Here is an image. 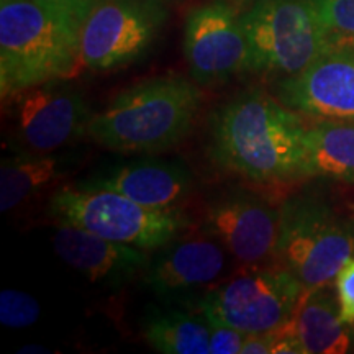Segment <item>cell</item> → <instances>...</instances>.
Here are the masks:
<instances>
[{"label": "cell", "mask_w": 354, "mask_h": 354, "mask_svg": "<svg viewBox=\"0 0 354 354\" xmlns=\"http://www.w3.org/2000/svg\"><path fill=\"white\" fill-rule=\"evenodd\" d=\"M305 133L292 109L253 88L212 113L210 156L254 184H281L304 177Z\"/></svg>", "instance_id": "6da1fadb"}, {"label": "cell", "mask_w": 354, "mask_h": 354, "mask_svg": "<svg viewBox=\"0 0 354 354\" xmlns=\"http://www.w3.org/2000/svg\"><path fill=\"white\" fill-rule=\"evenodd\" d=\"M202 92L185 77L145 79L123 88L87 133L97 145L123 154H156L174 148L192 130Z\"/></svg>", "instance_id": "7a4b0ae2"}, {"label": "cell", "mask_w": 354, "mask_h": 354, "mask_svg": "<svg viewBox=\"0 0 354 354\" xmlns=\"http://www.w3.org/2000/svg\"><path fill=\"white\" fill-rule=\"evenodd\" d=\"M81 56V28L37 0H0L2 99L69 77Z\"/></svg>", "instance_id": "3957f363"}, {"label": "cell", "mask_w": 354, "mask_h": 354, "mask_svg": "<svg viewBox=\"0 0 354 354\" xmlns=\"http://www.w3.org/2000/svg\"><path fill=\"white\" fill-rule=\"evenodd\" d=\"M50 212L59 223L145 251L166 246L189 225L179 209H149L117 190L88 183L57 190Z\"/></svg>", "instance_id": "277c9868"}, {"label": "cell", "mask_w": 354, "mask_h": 354, "mask_svg": "<svg viewBox=\"0 0 354 354\" xmlns=\"http://www.w3.org/2000/svg\"><path fill=\"white\" fill-rule=\"evenodd\" d=\"M354 256V223L315 197H292L279 210L276 258L305 289L328 286Z\"/></svg>", "instance_id": "5b68a950"}, {"label": "cell", "mask_w": 354, "mask_h": 354, "mask_svg": "<svg viewBox=\"0 0 354 354\" xmlns=\"http://www.w3.org/2000/svg\"><path fill=\"white\" fill-rule=\"evenodd\" d=\"M241 19L253 73L295 76L335 46L312 0H254Z\"/></svg>", "instance_id": "8992f818"}, {"label": "cell", "mask_w": 354, "mask_h": 354, "mask_svg": "<svg viewBox=\"0 0 354 354\" xmlns=\"http://www.w3.org/2000/svg\"><path fill=\"white\" fill-rule=\"evenodd\" d=\"M165 0H102L81 28L82 63L94 71L140 61L167 21Z\"/></svg>", "instance_id": "52a82bcc"}, {"label": "cell", "mask_w": 354, "mask_h": 354, "mask_svg": "<svg viewBox=\"0 0 354 354\" xmlns=\"http://www.w3.org/2000/svg\"><path fill=\"white\" fill-rule=\"evenodd\" d=\"M305 287L286 268L251 269L207 294L203 313L243 333H268L294 313Z\"/></svg>", "instance_id": "ba28073f"}, {"label": "cell", "mask_w": 354, "mask_h": 354, "mask_svg": "<svg viewBox=\"0 0 354 354\" xmlns=\"http://www.w3.org/2000/svg\"><path fill=\"white\" fill-rule=\"evenodd\" d=\"M57 82L39 84L3 99L17 153L51 154L87 130L92 117L84 97Z\"/></svg>", "instance_id": "9c48e42d"}, {"label": "cell", "mask_w": 354, "mask_h": 354, "mask_svg": "<svg viewBox=\"0 0 354 354\" xmlns=\"http://www.w3.org/2000/svg\"><path fill=\"white\" fill-rule=\"evenodd\" d=\"M183 50L190 76L203 86L228 81L250 69L243 19L225 0H210L187 13Z\"/></svg>", "instance_id": "30bf717a"}, {"label": "cell", "mask_w": 354, "mask_h": 354, "mask_svg": "<svg viewBox=\"0 0 354 354\" xmlns=\"http://www.w3.org/2000/svg\"><path fill=\"white\" fill-rule=\"evenodd\" d=\"M277 99L320 120H354V48L323 53L308 68L277 84Z\"/></svg>", "instance_id": "8fae6325"}, {"label": "cell", "mask_w": 354, "mask_h": 354, "mask_svg": "<svg viewBox=\"0 0 354 354\" xmlns=\"http://www.w3.org/2000/svg\"><path fill=\"white\" fill-rule=\"evenodd\" d=\"M203 234L240 263L259 264L276 254L279 212L251 194H230L209 207Z\"/></svg>", "instance_id": "7c38bea8"}, {"label": "cell", "mask_w": 354, "mask_h": 354, "mask_svg": "<svg viewBox=\"0 0 354 354\" xmlns=\"http://www.w3.org/2000/svg\"><path fill=\"white\" fill-rule=\"evenodd\" d=\"M56 254L95 284L120 287L148 264L140 248L115 243L74 225L59 223L53 236Z\"/></svg>", "instance_id": "4fadbf2b"}, {"label": "cell", "mask_w": 354, "mask_h": 354, "mask_svg": "<svg viewBox=\"0 0 354 354\" xmlns=\"http://www.w3.org/2000/svg\"><path fill=\"white\" fill-rule=\"evenodd\" d=\"M227 266V250L210 236L167 243L154 256L145 282L159 295H174L214 282Z\"/></svg>", "instance_id": "5bb4252c"}, {"label": "cell", "mask_w": 354, "mask_h": 354, "mask_svg": "<svg viewBox=\"0 0 354 354\" xmlns=\"http://www.w3.org/2000/svg\"><path fill=\"white\" fill-rule=\"evenodd\" d=\"M88 184L112 189L149 209H177L192 192L187 167L165 159H138L94 177Z\"/></svg>", "instance_id": "9a60e30c"}, {"label": "cell", "mask_w": 354, "mask_h": 354, "mask_svg": "<svg viewBox=\"0 0 354 354\" xmlns=\"http://www.w3.org/2000/svg\"><path fill=\"white\" fill-rule=\"evenodd\" d=\"M305 354H343L354 344V323L339 315L338 297L328 286L305 289L290 317Z\"/></svg>", "instance_id": "2e32d148"}, {"label": "cell", "mask_w": 354, "mask_h": 354, "mask_svg": "<svg viewBox=\"0 0 354 354\" xmlns=\"http://www.w3.org/2000/svg\"><path fill=\"white\" fill-rule=\"evenodd\" d=\"M302 176L354 183V120H322L307 128Z\"/></svg>", "instance_id": "e0dca14e"}, {"label": "cell", "mask_w": 354, "mask_h": 354, "mask_svg": "<svg viewBox=\"0 0 354 354\" xmlns=\"http://www.w3.org/2000/svg\"><path fill=\"white\" fill-rule=\"evenodd\" d=\"M143 336L154 351L165 354H210V331L205 315L154 312L143 323Z\"/></svg>", "instance_id": "ac0fdd59"}, {"label": "cell", "mask_w": 354, "mask_h": 354, "mask_svg": "<svg viewBox=\"0 0 354 354\" xmlns=\"http://www.w3.org/2000/svg\"><path fill=\"white\" fill-rule=\"evenodd\" d=\"M59 158L51 154L19 153L2 159L0 210L8 212L59 179Z\"/></svg>", "instance_id": "d6986e66"}, {"label": "cell", "mask_w": 354, "mask_h": 354, "mask_svg": "<svg viewBox=\"0 0 354 354\" xmlns=\"http://www.w3.org/2000/svg\"><path fill=\"white\" fill-rule=\"evenodd\" d=\"M39 318V304L25 292L7 289L0 294V322L8 328H25Z\"/></svg>", "instance_id": "ffe728a7"}, {"label": "cell", "mask_w": 354, "mask_h": 354, "mask_svg": "<svg viewBox=\"0 0 354 354\" xmlns=\"http://www.w3.org/2000/svg\"><path fill=\"white\" fill-rule=\"evenodd\" d=\"M318 15L331 32L354 37V0H312Z\"/></svg>", "instance_id": "44dd1931"}, {"label": "cell", "mask_w": 354, "mask_h": 354, "mask_svg": "<svg viewBox=\"0 0 354 354\" xmlns=\"http://www.w3.org/2000/svg\"><path fill=\"white\" fill-rule=\"evenodd\" d=\"M207 323H209L210 331V354H238L241 353L243 342H245L246 333L233 328L227 323L220 322L218 318L207 315Z\"/></svg>", "instance_id": "7402d4cb"}, {"label": "cell", "mask_w": 354, "mask_h": 354, "mask_svg": "<svg viewBox=\"0 0 354 354\" xmlns=\"http://www.w3.org/2000/svg\"><path fill=\"white\" fill-rule=\"evenodd\" d=\"M339 315L346 323H354V256L349 258L335 279Z\"/></svg>", "instance_id": "603a6c76"}, {"label": "cell", "mask_w": 354, "mask_h": 354, "mask_svg": "<svg viewBox=\"0 0 354 354\" xmlns=\"http://www.w3.org/2000/svg\"><path fill=\"white\" fill-rule=\"evenodd\" d=\"M37 2L51 8L53 12L59 13L64 19L76 24L79 28H82L84 21L102 0H37Z\"/></svg>", "instance_id": "cb8c5ba5"}, {"label": "cell", "mask_w": 354, "mask_h": 354, "mask_svg": "<svg viewBox=\"0 0 354 354\" xmlns=\"http://www.w3.org/2000/svg\"><path fill=\"white\" fill-rule=\"evenodd\" d=\"M274 333H248L241 346V354H268L272 353Z\"/></svg>", "instance_id": "d4e9b609"}, {"label": "cell", "mask_w": 354, "mask_h": 354, "mask_svg": "<svg viewBox=\"0 0 354 354\" xmlns=\"http://www.w3.org/2000/svg\"><path fill=\"white\" fill-rule=\"evenodd\" d=\"M20 353H48V349L44 346H25L20 349Z\"/></svg>", "instance_id": "484cf974"}]
</instances>
